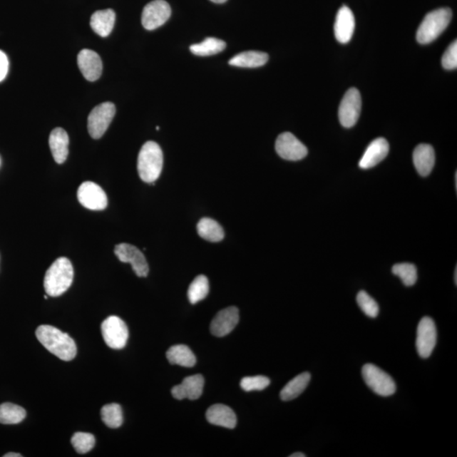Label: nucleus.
<instances>
[{"instance_id":"35","label":"nucleus","mask_w":457,"mask_h":457,"mask_svg":"<svg viewBox=\"0 0 457 457\" xmlns=\"http://www.w3.org/2000/svg\"><path fill=\"white\" fill-rule=\"evenodd\" d=\"M442 66L446 70H455L457 67V42L455 41L446 49L442 57Z\"/></svg>"},{"instance_id":"22","label":"nucleus","mask_w":457,"mask_h":457,"mask_svg":"<svg viewBox=\"0 0 457 457\" xmlns=\"http://www.w3.org/2000/svg\"><path fill=\"white\" fill-rule=\"evenodd\" d=\"M115 22V13L111 9L98 11L93 14L90 26L98 35L106 38L111 34Z\"/></svg>"},{"instance_id":"4","label":"nucleus","mask_w":457,"mask_h":457,"mask_svg":"<svg viewBox=\"0 0 457 457\" xmlns=\"http://www.w3.org/2000/svg\"><path fill=\"white\" fill-rule=\"evenodd\" d=\"M451 18L450 8H441L427 14L417 31L418 42L421 44L432 43L447 29Z\"/></svg>"},{"instance_id":"11","label":"nucleus","mask_w":457,"mask_h":457,"mask_svg":"<svg viewBox=\"0 0 457 457\" xmlns=\"http://www.w3.org/2000/svg\"><path fill=\"white\" fill-rule=\"evenodd\" d=\"M115 255L120 262L130 264L138 277H147L149 272L148 262L138 247L121 243L115 247Z\"/></svg>"},{"instance_id":"27","label":"nucleus","mask_w":457,"mask_h":457,"mask_svg":"<svg viewBox=\"0 0 457 457\" xmlns=\"http://www.w3.org/2000/svg\"><path fill=\"white\" fill-rule=\"evenodd\" d=\"M226 48L223 40L215 38H207L200 43L192 44L190 51L197 56H211L221 53Z\"/></svg>"},{"instance_id":"7","label":"nucleus","mask_w":457,"mask_h":457,"mask_svg":"<svg viewBox=\"0 0 457 457\" xmlns=\"http://www.w3.org/2000/svg\"><path fill=\"white\" fill-rule=\"evenodd\" d=\"M114 103H103L93 108L88 120V129L93 139L101 138L106 133L115 115Z\"/></svg>"},{"instance_id":"12","label":"nucleus","mask_w":457,"mask_h":457,"mask_svg":"<svg viewBox=\"0 0 457 457\" xmlns=\"http://www.w3.org/2000/svg\"><path fill=\"white\" fill-rule=\"evenodd\" d=\"M275 150L279 157L289 161H298L307 155V148L291 133L280 134L275 142Z\"/></svg>"},{"instance_id":"5","label":"nucleus","mask_w":457,"mask_h":457,"mask_svg":"<svg viewBox=\"0 0 457 457\" xmlns=\"http://www.w3.org/2000/svg\"><path fill=\"white\" fill-rule=\"evenodd\" d=\"M361 374L366 386L380 396H391L395 394L396 386L391 375L377 366L368 364L361 369Z\"/></svg>"},{"instance_id":"37","label":"nucleus","mask_w":457,"mask_h":457,"mask_svg":"<svg viewBox=\"0 0 457 457\" xmlns=\"http://www.w3.org/2000/svg\"><path fill=\"white\" fill-rule=\"evenodd\" d=\"M4 457H21L22 456L18 453H7L4 456Z\"/></svg>"},{"instance_id":"32","label":"nucleus","mask_w":457,"mask_h":457,"mask_svg":"<svg viewBox=\"0 0 457 457\" xmlns=\"http://www.w3.org/2000/svg\"><path fill=\"white\" fill-rule=\"evenodd\" d=\"M356 302L361 311L369 318L374 319L379 315V307L377 302L366 292L361 291L357 294Z\"/></svg>"},{"instance_id":"29","label":"nucleus","mask_w":457,"mask_h":457,"mask_svg":"<svg viewBox=\"0 0 457 457\" xmlns=\"http://www.w3.org/2000/svg\"><path fill=\"white\" fill-rule=\"evenodd\" d=\"M210 292L209 279L205 275H198L188 288V296L192 304L205 299Z\"/></svg>"},{"instance_id":"26","label":"nucleus","mask_w":457,"mask_h":457,"mask_svg":"<svg viewBox=\"0 0 457 457\" xmlns=\"http://www.w3.org/2000/svg\"><path fill=\"white\" fill-rule=\"evenodd\" d=\"M197 233L207 241L219 242L225 237V232L217 221L210 218H203L197 224Z\"/></svg>"},{"instance_id":"6","label":"nucleus","mask_w":457,"mask_h":457,"mask_svg":"<svg viewBox=\"0 0 457 457\" xmlns=\"http://www.w3.org/2000/svg\"><path fill=\"white\" fill-rule=\"evenodd\" d=\"M101 330L103 340L112 349H122L128 343L129 337L128 325L119 317H108L102 323Z\"/></svg>"},{"instance_id":"38","label":"nucleus","mask_w":457,"mask_h":457,"mask_svg":"<svg viewBox=\"0 0 457 457\" xmlns=\"http://www.w3.org/2000/svg\"><path fill=\"white\" fill-rule=\"evenodd\" d=\"M289 457H306V455L303 453H300V452H297V453H294L289 456Z\"/></svg>"},{"instance_id":"18","label":"nucleus","mask_w":457,"mask_h":457,"mask_svg":"<svg viewBox=\"0 0 457 457\" xmlns=\"http://www.w3.org/2000/svg\"><path fill=\"white\" fill-rule=\"evenodd\" d=\"M389 150H390V145L386 139L379 138L374 140L366 148L359 161L360 168L366 170L376 166L386 158Z\"/></svg>"},{"instance_id":"21","label":"nucleus","mask_w":457,"mask_h":457,"mask_svg":"<svg viewBox=\"0 0 457 457\" xmlns=\"http://www.w3.org/2000/svg\"><path fill=\"white\" fill-rule=\"evenodd\" d=\"M414 163L416 170L422 176H428L433 170L436 155L431 145L419 144L414 152Z\"/></svg>"},{"instance_id":"36","label":"nucleus","mask_w":457,"mask_h":457,"mask_svg":"<svg viewBox=\"0 0 457 457\" xmlns=\"http://www.w3.org/2000/svg\"><path fill=\"white\" fill-rule=\"evenodd\" d=\"M9 71V61L6 54L0 51V83L6 78Z\"/></svg>"},{"instance_id":"31","label":"nucleus","mask_w":457,"mask_h":457,"mask_svg":"<svg viewBox=\"0 0 457 457\" xmlns=\"http://www.w3.org/2000/svg\"><path fill=\"white\" fill-rule=\"evenodd\" d=\"M392 273L399 277L406 287H413L418 279V271L416 266L409 262L397 264L393 266Z\"/></svg>"},{"instance_id":"20","label":"nucleus","mask_w":457,"mask_h":457,"mask_svg":"<svg viewBox=\"0 0 457 457\" xmlns=\"http://www.w3.org/2000/svg\"><path fill=\"white\" fill-rule=\"evenodd\" d=\"M49 147L57 164H63L69 155V135L61 128L52 130L49 135Z\"/></svg>"},{"instance_id":"15","label":"nucleus","mask_w":457,"mask_h":457,"mask_svg":"<svg viewBox=\"0 0 457 457\" xmlns=\"http://www.w3.org/2000/svg\"><path fill=\"white\" fill-rule=\"evenodd\" d=\"M78 64L85 79L89 81H95L101 78L103 71V63L101 58L99 57L96 52L90 51V49H83L78 54Z\"/></svg>"},{"instance_id":"40","label":"nucleus","mask_w":457,"mask_h":457,"mask_svg":"<svg viewBox=\"0 0 457 457\" xmlns=\"http://www.w3.org/2000/svg\"><path fill=\"white\" fill-rule=\"evenodd\" d=\"M454 279H455V284H456H456H457V268H456V269H455V278Z\"/></svg>"},{"instance_id":"8","label":"nucleus","mask_w":457,"mask_h":457,"mask_svg":"<svg viewBox=\"0 0 457 457\" xmlns=\"http://www.w3.org/2000/svg\"><path fill=\"white\" fill-rule=\"evenodd\" d=\"M361 108V98L359 90L350 88L344 95L339 108V120L346 128H351L356 124L359 119Z\"/></svg>"},{"instance_id":"33","label":"nucleus","mask_w":457,"mask_h":457,"mask_svg":"<svg viewBox=\"0 0 457 457\" xmlns=\"http://www.w3.org/2000/svg\"><path fill=\"white\" fill-rule=\"evenodd\" d=\"M71 444L79 454L88 453L95 445V438L91 433L78 432L71 438Z\"/></svg>"},{"instance_id":"17","label":"nucleus","mask_w":457,"mask_h":457,"mask_svg":"<svg viewBox=\"0 0 457 457\" xmlns=\"http://www.w3.org/2000/svg\"><path fill=\"white\" fill-rule=\"evenodd\" d=\"M334 35L338 42L349 43L355 29V17L349 7L343 6L338 11L334 22Z\"/></svg>"},{"instance_id":"28","label":"nucleus","mask_w":457,"mask_h":457,"mask_svg":"<svg viewBox=\"0 0 457 457\" xmlns=\"http://www.w3.org/2000/svg\"><path fill=\"white\" fill-rule=\"evenodd\" d=\"M26 415V410L20 406L9 402L0 405V423L17 424L25 419Z\"/></svg>"},{"instance_id":"14","label":"nucleus","mask_w":457,"mask_h":457,"mask_svg":"<svg viewBox=\"0 0 457 457\" xmlns=\"http://www.w3.org/2000/svg\"><path fill=\"white\" fill-rule=\"evenodd\" d=\"M240 315L237 307H230L219 312L212 319L210 330L211 333L217 337L227 336L237 327L239 323Z\"/></svg>"},{"instance_id":"9","label":"nucleus","mask_w":457,"mask_h":457,"mask_svg":"<svg viewBox=\"0 0 457 457\" xmlns=\"http://www.w3.org/2000/svg\"><path fill=\"white\" fill-rule=\"evenodd\" d=\"M437 342V330L436 324L429 317H423L421 319L416 339V348L419 355L422 359H428L436 347Z\"/></svg>"},{"instance_id":"23","label":"nucleus","mask_w":457,"mask_h":457,"mask_svg":"<svg viewBox=\"0 0 457 457\" xmlns=\"http://www.w3.org/2000/svg\"><path fill=\"white\" fill-rule=\"evenodd\" d=\"M167 359L170 364L192 368L195 366L197 359L191 349L185 345L171 346L166 352Z\"/></svg>"},{"instance_id":"25","label":"nucleus","mask_w":457,"mask_h":457,"mask_svg":"<svg viewBox=\"0 0 457 457\" xmlns=\"http://www.w3.org/2000/svg\"><path fill=\"white\" fill-rule=\"evenodd\" d=\"M310 380L311 374L309 373L305 372L297 375L282 389V391H280V398L284 401L295 399L306 390Z\"/></svg>"},{"instance_id":"16","label":"nucleus","mask_w":457,"mask_h":457,"mask_svg":"<svg viewBox=\"0 0 457 457\" xmlns=\"http://www.w3.org/2000/svg\"><path fill=\"white\" fill-rule=\"evenodd\" d=\"M205 379L201 374L185 378L183 383L172 388V396L178 400H197L202 396Z\"/></svg>"},{"instance_id":"19","label":"nucleus","mask_w":457,"mask_h":457,"mask_svg":"<svg viewBox=\"0 0 457 457\" xmlns=\"http://www.w3.org/2000/svg\"><path fill=\"white\" fill-rule=\"evenodd\" d=\"M207 422L216 426L233 429L237 426V419L230 407L222 405H212L206 413Z\"/></svg>"},{"instance_id":"39","label":"nucleus","mask_w":457,"mask_h":457,"mask_svg":"<svg viewBox=\"0 0 457 457\" xmlns=\"http://www.w3.org/2000/svg\"><path fill=\"white\" fill-rule=\"evenodd\" d=\"M210 1L216 3V4H223L227 1V0H210Z\"/></svg>"},{"instance_id":"13","label":"nucleus","mask_w":457,"mask_h":457,"mask_svg":"<svg viewBox=\"0 0 457 457\" xmlns=\"http://www.w3.org/2000/svg\"><path fill=\"white\" fill-rule=\"evenodd\" d=\"M81 205L90 210H103L108 205L106 193L98 185L92 182L81 184L78 191Z\"/></svg>"},{"instance_id":"24","label":"nucleus","mask_w":457,"mask_h":457,"mask_svg":"<svg viewBox=\"0 0 457 457\" xmlns=\"http://www.w3.org/2000/svg\"><path fill=\"white\" fill-rule=\"evenodd\" d=\"M268 61V53L260 51H246L234 56L229 61V64L237 67L257 68L265 66Z\"/></svg>"},{"instance_id":"10","label":"nucleus","mask_w":457,"mask_h":457,"mask_svg":"<svg viewBox=\"0 0 457 457\" xmlns=\"http://www.w3.org/2000/svg\"><path fill=\"white\" fill-rule=\"evenodd\" d=\"M171 8L165 0H155L144 7L142 24L145 29L155 30L170 19Z\"/></svg>"},{"instance_id":"34","label":"nucleus","mask_w":457,"mask_h":457,"mask_svg":"<svg viewBox=\"0 0 457 457\" xmlns=\"http://www.w3.org/2000/svg\"><path fill=\"white\" fill-rule=\"evenodd\" d=\"M270 384L268 377L257 375V376L245 377L242 379L241 387L243 391L250 392L253 391H262Z\"/></svg>"},{"instance_id":"1","label":"nucleus","mask_w":457,"mask_h":457,"mask_svg":"<svg viewBox=\"0 0 457 457\" xmlns=\"http://www.w3.org/2000/svg\"><path fill=\"white\" fill-rule=\"evenodd\" d=\"M36 337L49 352L58 359L67 361L75 359L78 348L69 334L51 325H41L36 330Z\"/></svg>"},{"instance_id":"3","label":"nucleus","mask_w":457,"mask_h":457,"mask_svg":"<svg viewBox=\"0 0 457 457\" xmlns=\"http://www.w3.org/2000/svg\"><path fill=\"white\" fill-rule=\"evenodd\" d=\"M164 164L162 149L158 143L149 141L140 150L138 170L144 183H155L160 178Z\"/></svg>"},{"instance_id":"30","label":"nucleus","mask_w":457,"mask_h":457,"mask_svg":"<svg viewBox=\"0 0 457 457\" xmlns=\"http://www.w3.org/2000/svg\"><path fill=\"white\" fill-rule=\"evenodd\" d=\"M103 422L108 428H117L123 423V411L119 404H112L103 406L101 409Z\"/></svg>"},{"instance_id":"2","label":"nucleus","mask_w":457,"mask_h":457,"mask_svg":"<svg viewBox=\"0 0 457 457\" xmlns=\"http://www.w3.org/2000/svg\"><path fill=\"white\" fill-rule=\"evenodd\" d=\"M74 269L66 257H60L49 267L44 276L43 287L48 296L56 297L64 294L73 282Z\"/></svg>"}]
</instances>
